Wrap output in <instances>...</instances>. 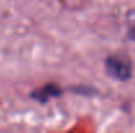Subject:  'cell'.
Returning a JSON list of instances; mask_svg holds the SVG:
<instances>
[{
	"instance_id": "6da1fadb",
	"label": "cell",
	"mask_w": 135,
	"mask_h": 133,
	"mask_svg": "<svg viewBox=\"0 0 135 133\" xmlns=\"http://www.w3.org/2000/svg\"><path fill=\"white\" fill-rule=\"evenodd\" d=\"M105 71L109 77L117 81H127L133 77V63L129 56L115 54L105 60Z\"/></svg>"
},
{
	"instance_id": "7a4b0ae2",
	"label": "cell",
	"mask_w": 135,
	"mask_h": 133,
	"mask_svg": "<svg viewBox=\"0 0 135 133\" xmlns=\"http://www.w3.org/2000/svg\"><path fill=\"white\" fill-rule=\"evenodd\" d=\"M62 93H63V90L60 89V86L58 84L50 82V84L44 85L42 88L33 90L30 93V98L34 99L36 102H38V103H47L50 99L62 95Z\"/></svg>"
},
{
	"instance_id": "3957f363",
	"label": "cell",
	"mask_w": 135,
	"mask_h": 133,
	"mask_svg": "<svg viewBox=\"0 0 135 133\" xmlns=\"http://www.w3.org/2000/svg\"><path fill=\"white\" fill-rule=\"evenodd\" d=\"M127 34H129V38H130L131 41H134L135 42V28H131V29L129 30V33H127Z\"/></svg>"
}]
</instances>
